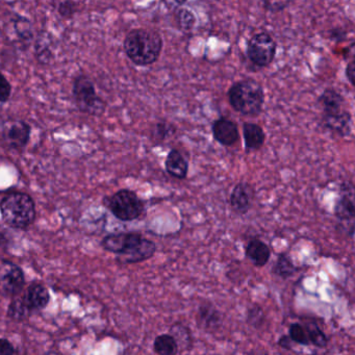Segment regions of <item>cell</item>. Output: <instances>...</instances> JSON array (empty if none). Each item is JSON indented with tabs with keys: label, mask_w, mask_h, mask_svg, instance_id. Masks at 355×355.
<instances>
[{
	"label": "cell",
	"mask_w": 355,
	"mask_h": 355,
	"mask_svg": "<svg viewBox=\"0 0 355 355\" xmlns=\"http://www.w3.org/2000/svg\"><path fill=\"white\" fill-rule=\"evenodd\" d=\"M102 249L116 254L119 264H138L149 260L156 252V243L138 232H118L104 236Z\"/></svg>",
	"instance_id": "6da1fadb"
},
{
	"label": "cell",
	"mask_w": 355,
	"mask_h": 355,
	"mask_svg": "<svg viewBox=\"0 0 355 355\" xmlns=\"http://www.w3.org/2000/svg\"><path fill=\"white\" fill-rule=\"evenodd\" d=\"M162 39L154 29H134L126 35L123 49L126 57L134 65L147 67L160 59L162 50Z\"/></svg>",
	"instance_id": "7a4b0ae2"
},
{
	"label": "cell",
	"mask_w": 355,
	"mask_h": 355,
	"mask_svg": "<svg viewBox=\"0 0 355 355\" xmlns=\"http://www.w3.org/2000/svg\"><path fill=\"white\" fill-rule=\"evenodd\" d=\"M228 102L236 113L256 117L262 112L265 91L254 78H244L232 84L228 92Z\"/></svg>",
	"instance_id": "3957f363"
},
{
	"label": "cell",
	"mask_w": 355,
	"mask_h": 355,
	"mask_svg": "<svg viewBox=\"0 0 355 355\" xmlns=\"http://www.w3.org/2000/svg\"><path fill=\"white\" fill-rule=\"evenodd\" d=\"M3 222L15 230H26L35 222V201L29 194L11 192L0 201Z\"/></svg>",
	"instance_id": "277c9868"
},
{
	"label": "cell",
	"mask_w": 355,
	"mask_h": 355,
	"mask_svg": "<svg viewBox=\"0 0 355 355\" xmlns=\"http://www.w3.org/2000/svg\"><path fill=\"white\" fill-rule=\"evenodd\" d=\"M72 97L82 113L94 117H100L106 113V102L98 95L93 80L86 74H79L74 78Z\"/></svg>",
	"instance_id": "5b68a950"
},
{
	"label": "cell",
	"mask_w": 355,
	"mask_h": 355,
	"mask_svg": "<svg viewBox=\"0 0 355 355\" xmlns=\"http://www.w3.org/2000/svg\"><path fill=\"white\" fill-rule=\"evenodd\" d=\"M106 206L118 220L123 222L139 219L145 210V202L127 188H122L106 198Z\"/></svg>",
	"instance_id": "8992f818"
},
{
	"label": "cell",
	"mask_w": 355,
	"mask_h": 355,
	"mask_svg": "<svg viewBox=\"0 0 355 355\" xmlns=\"http://www.w3.org/2000/svg\"><path fill=\"white\" fill-rule=\"evenodd\" d=\"M247 57L256 67L266 68L273 63L278 53V44L266 32L256 34L247 43Z\"/></svg>",
	"instance_id": "52a82bcc"
},
{
	"label": "cell",
	"mask_w": 355,
	"mask_h": 355,
	"mask_svg": "<svg viewBox=\"0 0 355 355\" xmlns=\"http://www.w3.org/2000/svg\"><path fill=\"white\" fill-rule=\"evenodd\" d=\"M334 217L338 220L339 230L353 238L354 234L355 204L352 184L345 182L341 186L340 197L334 204Z\"/></svg>",
	"instance_id": "ba28073f"
},
{
	"label": "cell",
	"mask_w": 355,
	"mask_h": 355,
	"mask_svg": "<svg viewBox=\"0 0 355 355\" xmlns=\"http://www.w3.org/2000/svg\"><path fill=\"white\" fill-rule=\"evenodd\" d=\"M25 286V276L21 267L11 260L0 258V295L17 296Z\"/></svg>",
	"instance_id": "9c48e42d"
},
{
	"label": "cell",
	"mask_w": 355,
	"mask_h": 355,
	"mask_svg": "<svg viewBox=\"0 0 355 355\" xmlns=\"http://www.w3.org/2000/svg\"><path fill=\"white\" fill-rule=\"evenodd\" d=\"M31 134L32 127L27 122L11 120L3 124L1 138L10 148L22 150L29 144Z\"/></svg>",
	"instance_id": "30bf717a"
},
{
	"label": "cell",
	"mask_w": 355,
	"mask_h": 355,
	"mask_svg": "<svg viewBox=\"0 0 355 355\" xmlns=\"http://www.w3.org/2000/svg\"><path fill=\"white\" fill-rule=\"evenodd\" d=\"M254 196H256V192L252 184L245 182H238L230 194V208L236 214L244 216L252 208Z\"/></svg>",
	"instance_id": "8fae6325"
},
{
	"label": "cell",
	"mask_w": 355,
	"mask_h": 355,
	"mask_svg": "<svg viewBox=\"0 0 355 355\" xmlns=\"http://www.w3.org/2000/svg\"><path fill=\"white\" fill-rule=\"evenodd\" d=\"M321 123L325 130H330L332 134H338L342 138H348L352 134V115L350 112L345 110L336 113L323 114Z\"/></svg>",
	"instance_id": "7c38bea8"
},
{
	"label": "cell",
	"mask_w": 355,
	"mask_h": 355,
	"mask_svg": "<svg viewBox=\"0 0 355 355\" xmlns=\"http://www.w3.org/2000/svg\"><path fill=\"white\" fill-rule=\"evenodd\" d=\"M212 132L214 139L225 147L234 146L240 139L238 124L226 117H220L212 122Z\"/></svg>",
	"instance_id": "4fadbf2b"
},
{
	"label": "cell",
	"mask_w": 355,
	"mask_h": 355,
	"mask_svg": "<svg viewBox=\"0 0 355 355\" xmlns=\"http://www.w3.org/2000/svg\"><path fill=\"white\" fill-rule=\"evenodd\" d=\"M196 321L198 326L204 332H215L221 328L223 318L222 313L215 306V304L210 302H204L198 306Z\"/></svg>",
	"instance_id": "5bb4252c"
},
{
	"label": "cell",
	"mask_w": 355,
	"mask_h": 355,
	"mask_svg": "<svg viewBox=\"0 0 355 355\" xmlns=\"http://www.w3.org/2000/svg\"><path fill=\"white\" fill-rule=\"evenodd\" d=\"M22 298H23L24 304L32 313L43 310L50 302V295L47 288L38 282L29 284Z\"/></svg>",
	"instance_id": "9a60e30c"
},
{
	"label": "cell",
	"mask_w": 355,
	"mask_h": 355,
	"mask_svg": "<svg viewBox=\"0 0 355 355\" xmlns=\"http://www.w3.org/2000/svg\"><path fill=\"white\" fill-rule=\"evenodd\" d=\"M245 256L258 268L266 266L271 258V249L260 238H252L245 247Z\"/></svg>",
	"instance_id": "2e32d148"
},
{
	"label": "cell",
	"mask_w": 355,
	"mask_h": 355,
	"mask_svg": "<svg viewBox=\"0 0 355 355\" xmlns=\"http://www.w3.org/2000/svg\"><path fill=\"white\" fill-rule=\"evenodd\" d=\"M166 172L176 180H184L188 173V162L178 149H171L165 160Z\"/></svg>",
	"instance_id": "e0dca14e"
},
{
	"label": "cell",
	"mask_w": 355,
	"mask_h": 355,
	"mask_svg": "<svg viewBox=\"0 0 355 355\" xmlns=\"http://www.w3.org/2000/svg\"><path fill=\"white\" fill-rule=\"evenodd\" d=\"M243 136L247 152L258 151L266 141V134L262 126L252 122H245L243 124Z\"/></svg>",
	"instance_id": "ac0fdd59"
},
{
	"label": "cell",
	"mask_w": 355,
	"mask_h": 355,
	"mask_svg": "<svg viewBox=\"0 0 355 355\" xmlns=\"http://www.w3.org/2000/svg\"><path fill=\"white\" fill-rule=\"evenodd\" d=\"M319 106L322 108L323 114H332L344 110V96L334 88H326L318 97Z\"/></svg>",
	"instance_id": "d6986e66"
},
{
	"label": "cell",
	"mask_w": 355,
	"mask_h": 355,
	"mask_svg": "<svg viewBox=\"0 0 355 355\" xmlns=\"http://www.w3.org/2000/svg\"><path fill=\"white\" fill-rule=\"evenodd\" d=\"M298 271V267L294 264L292 258L288 254H278L276 264L272 268L273 274L284 280L293 278Z\"/></svg>",
	"instance_id": "ffe728a7"
},
{
	"label": "cell",
	"mask_w": 355,
	"mask_h": 355,
	"mask_svg": "<svg viewBox=\"0 0 355 355\" xmlns=\"http://www.w3.org/2000/svg\"><path fill=\"white\" fill-rule=\"evenodd\" d=\"M154 352L158 355H176L180 353L175 339L170 334H160L154 341Z\"/></svg>",
	"instance_id": "44dd1931"
},
{
	"label": "cell",
	"mask_w": 355,
	"mask_h": 355,
	"mask_svg": "<svg viewBox=\"0 0 355 355\" xmlns=\"http://www.w3.org/2000/svg\"><path fill=\"white\" fill-rule=\"evenodd\" d=\"M170 334L173 336L178 343V348L184 351L190 350L193 346V336L190 328L182 322H176L170 328Z\"/></svg>",
	"instance_id": "7402d4cb"
},
{
	"label": "cell",
	"mask_w": 355,
	"mask_h": 355,
	"mask_svg": "<svg viewBox=\"0 0 355 355\" xmlns=\"http://www.w3.org/2000/svg\"><path fill=\"white\" fill-rule=\"evenodd\" d=\"M174 13H175L176 25L178 26L180 32L186 35L192 33L196 25V16L194 15L193 12L184 9V8H180Z\"/></svg>",
	"instance_id": "603a6c76"
},
{
	"label": "cell",
	"mask_w": 355,
	"mask_h": 355,
	"mask_svg": "<svg viewBox=\"0 0 355 355\" xmlns=\"http://www.w3.org/2000/svg\"><path fill=\"white\" fill-rule=\"evenodd\" d=\"M32 312L29 308L24 304L22 297L15 296L12 299L11 304L8 308V317L12 320L22 322L31 316Z\"/></svg>",
	"instance_id": "cb8c5ba5"
},
{
	"label": "cell",
	"mask_w": 355,
	"mask_h": 355,
	"mask_svg": "<svg viewBox=\"0 0 355 355\" xmlns=\"http://www.w3.org/2000/svg\"><path fill=\"white\" fill-rule=\"evenodd\" d=\"M306 327V334H308V341L310 345H314L317 348H325L328 345V338L326 334L321 330L317 322H308L304 324Z\"/></svg>",
	"instance_id": "d4e9b609"
},
{
	"label": "cell",
	"mask_w": 355,
	"mask_h": 355,
	"mask_svg": "<svg viewBox=\"0 0 355 355\" xmlns=\"http://www.w3.org/2000/svg\"><path fill=\"white\" fill-rule=\"evenodd\" d=\"M175 132L176 127L174 124L167 121H158L152 127L151 138L158 143H162L174 136Z\"/></svg>",
	"instance_id": "484cf974"
},
{
	"label": "cell",
	"mask_w": 355,
	"mask_h": 355,
	"mask_svg": "<svg viewBox=\"0 0 355 355\" xmlns=\"http://www.w3.org/2000/svg\"><path fill=\"white\" fill-rule=\"evenodd\" d=\"M266 321V315L262 306L258 304H254L252 308H248L246 315V323L254 330H260Z\"/></svg>",
	"instance_id": "4316f807"
},
{
	"label": "cell",
	"mask_w": 355,
	"mask_h": 355,
	"mask_svg": "<svg viewBox=\"0 0 355 355\" xmlns=\"http://www.w3.org/2000/svg\"><path fill=\"white\" fill-rule=\"evenodd\" d=\"M289 336L293 342L302 346H310L306 327L302 323H292L289 328Z\"/></svg>",
	"instance_id": "83f0119b"
},
{
	"label": "cell",
	"mask_w": 355,
	"mask_h": 355,
	"mask_svg": "<svg viewBox=\"0 0 355 355\" xmlns=\"http://www.w3.org/2000/svg\"><path fill=\"white\" fill-rule=\"evenodd\" d=\"M15 31L20 40L24 43L29 44L34 39L33 27L29 20L25 18H18L15 21Z\"/></svg>",
	"instance_id": "f1b7e54d"
},
{
	"label": "cell",
	"mask_w": 355,
	"mask_h": 355,
	"mask_svg": "<svg viewBox=\"0 0 355 355\" xmlns=\"http://www.w3.org/2000/svg\"><path fill=\"white\" fill-rule=\"evenodd\" d=\"M46 43L45 37L40 36L36 40V57L42 64L49 63L51 60V49L49 47V42Z\"/></svg>",
	"instance_id": "f546056e"
},
{
	"label": "cell",
	"mask_w": 355,
	"mask_h": 355,
	"mask_svg": "<svg viewBox=\"0 0 355 355\" xmlns=\"http://www.w3.org/2000/svg\"><path fill=\"white\" fill-rule=\"evenodd\" d=\"M77 11L78 5L74 0H63L58 5V13L65 19H71Z\"/></svg>",
	"instance_id": "4dcf8cb0"
},
{
	"label": "cell",
	"mask_w": 355,
	"mask_h": 355,
	"mask_svg": "<svg viewBox=\"0 0 355 355\" xmlns=\"http://www.w3.org/2000/svg\"><path fill=\"white\" fill-rule=\"evenodd\" d=\"M290 3L291 0H262L265 9L273 14L284 12Z\"/></svg>",
	"instance_id": "1f68e13d"
},
{
	"label": "cell",
	"mask_w": 355,
	"mask_h": 355,
	"mask_svg": "<svg viewBox=\"0 0 355 355\" xmlns=\"http://www.w3.org/2000/svg\"><path fill=\"white\" fill-rule=\"evenodd\" d=\"M12 95V85L3 72H0V103L9 101Z\"/></svg>",
	"instance_id": "d6a6232c"
},
{
	"label": "cell",
	"mask_w": 355,
	"mask_h": 355,
	"mask_svg": "<svg viewBox=\"0 0 355 355\" xmlns=\"http://www.w3.org/2000/svg\"><path fill=\"white\" fill-rule=\"evenodd\" d=\"M15 347L7 339H0V355H13L16 354Z\"/></svg>",
	"instance_id": "836d02e7"
},
{
	"label": "cell",
	"mask_w": 355,
	"mask_h": 355,
	"mask_svg": "<svg viewBox=\"0 0 355 355\" xmlns=\"http://www.w3.org/2000/svg\"><path fill=\"white\" fill-rule=\"evenodd\" d=\"M188 0H160V3L165 5L166 9L170 12L178 11V9L186 5Z\"/></svg>",
	"instance_id": "e575fe53"
},
{
	"label": "cell",
	"mask_w": 355,
	"mask_h": 355,
	"mask_svg": "<svg viewBox=\"0 0 355 355\" xmlns=\"http://www.w3.org/2000/svg\"><path fill=\"white\" fill-rule=\"evenodd\" d=\"M345 74H346L347 80H348L349 84H350L352 87H354V77H355V61L354 60H351L348 64H347L346 71H345Z\"/></svg>",
	"instance_id": "d590c367"
},
{
	"label": "cell",
	"mask_w": 355,
	"mask_h": 355,
	"mask_svg": "<svg viewBox=\"0 0 355 355\" xmlns=\"http://www.w3.org/2000/svg\"><path fill=\"white\" fill-rule=\"evenodd\" d=\"M293 341L291 340L289 334H284V336H280V340H278V344L280 348L284 349V350H293Z\"/></svg>",
	"instance_id": "8d00e7d4"
},
{
	"label": "cell",
	"mask_w": 355,
	"mask_h": 355,
	"mask_svg": "<svg viewBox=\"0 0 355 355\" xmlns=\"http://www.w3.org/2000/svg\"><path fill=\"white\" fill-rule=\"evenodd\" d=\"M346 32L342 29H334L330 32V38L332 40H336V42H342L346 39Z\"/></svg>",
	"instance_id": "74e56055"
}]
</instances>
